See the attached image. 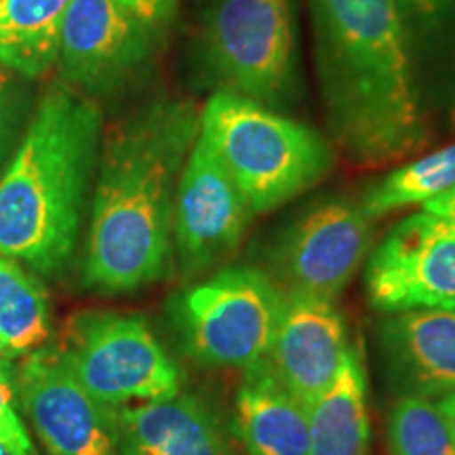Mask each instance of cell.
Returning a JSON list of instances; mask_svg holds the SVG:
<instances>
[{"mask_svg": "<svg viewBox=\"0 0 455 455\" xmlns=\"http://www.w3.org/2000/svg\"><path fill=\"white\" fill-rule=\"evenodd\" d=\"M198 133L195 101L158 95L101 135L83 264L89 289L131 293L169 275L175 192Z\"/></svg>", "mask_w": 455, "mask_h": 455, "instance_id": "1", "label": "cell"}, {"mask_svg": "<svg viewBox=\"0 0 455 455\" xmlns=\"http://www.w3.org/2000/svg\"><path fill=\"white\" fill-rule=\"evenodd\" d=\"M329 138L358 167L403 161L428 141L413 47L395 0H310Z\"/></svg>", "mask_w": 455, "mask_h": 455, "instance_id": "2", "label": "cell"}, {"mask_svg": "<svg viewBox=\"0 0 455 455\" xmlns=\"http://www.w3.org/2000/svg\"><path fill=\"white\" fill-rule=\"evenodd\" d=\"M101 129L98 101L70 87L47 91L0 175V255L43 276L64 275L87 213Z\"/></svg>", "mask_w": 455, "mask_h": 455, "instance_id": "3", "label": "cell"}, {"mask_svg": "<svg viewBox=\"0 0 455 455\" xmlns=\"http://www.w3.org/2000/svg\"><path fill=\"white\" fill-rule=\"evenodd\" d=\"M201 135L253 215L306 195L333 171L331 141L272 108L218 89L201 112Z\"/></svg>", "mask_w": 455, "mask_h": 455, "instance_id": "4", "label": "cell"}, {"mask_svg": "<svg viewBox=\"0 0 455 455\" xmlns=\"http://www.w3.org/2000/svg\"><path fill=\"white\" fill-rule=\"evenodd\" d=\"M198 38L220 89L278 112L299 100L295 0H207Z\"/></svg>", "mask_w": 455, "mask_h": 455, "instance_id": "5", "label": "cell"}, {"mask_svg": "<svg viewBox=\"0 0 455 455\" xmlns=\"http://www.w3.org/2000/svg\"><path fill=\"white\" fill-rule=\"evenodd\" d=\"M283 304L284 291L268 272L226 266L171 301V318L198 365L247 369L268 356Z\"/></svg>", "mask_w": 455, "mask_h": 455, "instance_id": "6", "label": "cell"}, {"mask_svg": "<svg viewBox=\"0 0 455 455\" xmlns=\"http://www.w3.org/2000/svg\"><path fill=\"white\" fill-rule=\"evenodd\" d=\"M60 350L78 382L108 407L163 401L184 386L180 365L140 315L81 312Z\"/></svg>", "mask_w": 455, "mask_h": 455, "instance_id": "7", "label": "cell"}, {"mask_svg": "<svg viewBox=\"0 0 455 455\" xmlns=\"http://www.w3.org/2000/svg\"><path fill=\"white\" fill-rule=\"evenodd\" d=\"M161 38L118 0H70L57 55L61 78L95 101L127 93L152 72Z\"/></svg>", "mask_w": 455, "mask_h": 455, "instance_id": "8", "label": "cell"}, {"mask_svg": "<svg viewBox=\"0 0 455 455\" xmlns=\"http://www.w3.org/2000/svg\"><path fill=\"white\" fill-rule=\"evenodd\" d=\"M373 244V220L346 196L308 204L278 232L268 251L270 272L284 293L335 299L365 264Z\"/></svg>", "mask_w": 455, "mask_h": 455, "instance_id": "9", "label": "cell"}, {"mask_svg": "<svg viewBox=\"0 0 455 455\" xmlns=\"http://www.w3.org/2000/svg\"><path fill=\"white\" fill-rule=\"evenodd\" d=\"M365 293L384 315L455 308V226L424 209L398 221L369 253Z\"/></svg>", "mask_w": 455, "mask_h": 455, "instance_id": "10", "label": "cell"}, {"mask_svg": "<svg viewBox=\"0 0 455 455\" xmlns=\"http://www.w3.org/2000/svg\"><path fill=\"white\" fill-rule=\"evenodd\" d=\"M253 212L198 133L181 169L173 209V249L188 281L209 276L241 247Z\"/></svg>", "mask_w": 455, "mask_h": 455, "instance_id": "11", "label": "cell"}, {"mask_svg": "<svg viewBox=\"0 0 455 455\" xmlns=\"http://www.w3.org/2000/svg\"><path fill=\"white\" fill-rule=\"evenodd\" d=\"M15 396L49 455H116L118 409L98 401L68 367L60 348L21 358Z\"/></svg>", "mask_w": 455, "mask_h": 455, "instance_id": "12", "label": "cell"}, {"mask_svg": "<svg viewBox=\"0 0 455 455\" xmlns=\"http://www.w3.org/2000/svg\"><path fill=\"white\" fill-rule=\"evenodd\" d=\"M350 346L346 318L335 299L284 293L266 363L276 382L308 407L331 386Z\"/></svg>", "mask_w": 455, "mask_h": 455, "instance_id": "13", "label": "cell"}, {"mask_svg": "<svg viewBox=\"0 0 455 455\" xmlns=\"http://www.w3.org/2000/svg\"><path fill=\"white\" fill-rule=\"evenodd\" d=\"M379 348L401 395L439 401L455 390V308L388 315L379 323Z\"/></svg>", "mask_w": 455, "mask_h": 455, "instance_id": "14", "label": "cell"}, {"mask_svg": "<svg viewBox=\"0 0 455 455\" xmlns=\"http://www.w3.org/2000/svg\"><path fill=\"white\" fill-rule=\"evenodd\" d=\"M116 455H236L218 411L195 392L118 409Z\"/></svg>", "mask_w": 455, "mask_h": 455, "instance_id": "15", "label": "cell"}, {"mask_svg": "<svg viewBox=\"0 0 455 455\" xmlns=\"http://www.w3.org/2000/svg\"><path fill=\"white\" fill-rule=\"evenodd\" d=\"M232 405V435L247 455H310L308 407L284 390L268 363L243 369Z\"/></svg>", "mask_w": 455, "mask_h": 455, "instance_id": "16", "label": "cell"}, {"mask_svg": "<svg viewBox=\"0 0 455 455\" xmlns=\"http://www.w3.org/2000/svg\"><path fill=\"white\" fill-rule=\"evenodd\" d=\"M310 455H369L367 371L363 352L350 346L331 386L308 405Z\"/></svg>", "mask_w": 455, "mask_h": 455, "instance_id": "17", "label": "cell"}, {"mask_svg": "<svg viewBox=\"0 0 455 455\" xmlns=\"http://www.w3.org/2000/svg\"><path fill=\"white\" fill-rule=\"evenodd\" d=\"M70 0H0V66L43 76L60 55Z\"/></svg>", "mask_w": 455, "mask_h": 455, "instance_id": "18", "label": "cell"}, {"mask_svg": "<svg viewBox=\"0 0 455 455\" xmlns=\"http://www.w3.org/2000/svg\"><path fill=\"white\" fill-rule=\"evenodd\" d=\"M49 298L43 283L13 259L0 255V346L9 361L47 346Z\"/></svg>", "mask_w": 455, "mask_h": 455, "instance_id": "19", "label": "cell"}, {"mask_svg": "<svg viewBox=\"0 0 455 455\" xmlns=\"http://www.w3.org/2000/svg\"><path fill=\"white\" fill-rule=\"evenodd\" d=\"M451 188H455V144L390 171L369 188L358 204L369 220H379L415 204L424 207Z\"/></svg>", "mask_w": 455, "mask_h": 455, "instance_id": "20", "label": "cell"}, {"mask_svg": "<svg viewBox=\"0 0 455 455\" xmlns=\"http://www.w3.org/2000/svg\"><path fill=\"white\" fill-rule=\"evenodd\" d=\"M386 430L390 455H455V426L432 398L398 396Z\"/></svg>", "mask_w": 455, "mask_h": 455, "instance_id": "21", "label": "cell"}, {"mask_svg": "<svg viewBox=\"0 0 455 455\" xmlns=\"http://www.w3.org/2000/svg\"><path fill=\"white\" fill-rule=\"evenodd\" d=\"M411 47L428 43L443 28L455 9V0H395Z\"/></svg>", "mask_w": 455, "mask_h": 455, "instance_id": "22", "label": "cell"}, {"mask_svg": "<svg viewBox=\"0 0 455 455\" xmlns=\"http://www.w3.org/2000/svg\"><path fill=\"white\" fill-rule=\"evenodd\" d=\"M15 371H0V445L11 455H36L30 432L15 409Z\"/></svg>", "mask_w": 455, "mask_h": 455, "instance_id": "23", "label": "cell"}, {"mask_svg": "<svg viewBox=\"0 0 455 455\" xmlns=\"http://www.w3.org/2000/svg\"><path fill=\"white\" fill-rule=\"evenodd\" d=\"M21 114V93L13 74L0 68V167L13 146Z\"/></svg>", "mask_w": 455, "mask_h": 455, "instance_id": "24", "label": "cell"}, {"mask_svg": "<svg viewBox=\"0 0 455 455\" xmlns=\"http://www.w3.org/2000/svg\"><path fill=\"white\" fill-rule=\"evenodd\" d=\"M118 3L148 26L164 32L175 21L180 0H118Z\"/></svg>", "mask_w": 455, "mask_h": 455, "instance_id": "25", "label": "cell"}, {"mask_svg": "<svg viewBox=\"0 0 455 455\" xmlns=\"http://www.w3.org/2000/svg\"><path fill=\"white\" fill-rule=\"evenodd\" d=\"M424 212L439 215V218L447 220L449 224L455 226V188H451L443 196L435 198V201H430L428 204H424Z\"/></svg>", "mask_w": 455, "mask_h": 455, "instance_id": "26", "label": "cell"}, {"mask_svg": "<svg viewBox=\"0 0 455 455\" xmlns=\"http://www.w3.org/2000/svg\"><path fill=\"white\" fill-rule=\"evenodd\" d=\"M436 403H439V407L443 409V413H445L447 418L453 422V426H455V390L451 392V395L439 398V401H436Z\"/></svg>", "mask_w": 455, "mask_h": 455, "instance_id": "27", "label": "cell"}, {"mask_svg": "<svg viewBox=\"0 0 455 455\" xmlns=\"http://www.w3.org/2000/svg\"><path fill=\"white\" fill-rule=\"evenodd\" d=\"M0 371H4V373H13L15 369H13V365H11V361L7 356H4V352H3V346H0Z\"/></svg>", "mask_w": 455, "mask_h": 455, "instance_id": "28", "label": "cell"}, {"mask_svg": "<svg viewBox=\"0 0 455 455\" xmlns=\"http://www.w3.org/2000/svg\"><path fill=\"white\" fill-rule=\"evenodd\" d=\"M0 455H11L9 451H7V449H4L3 445H0Z\"/></svg>", "mask_w": 455, "mask_h": 455, "instance_id": "29", "label": "cell"}]
</instances>
